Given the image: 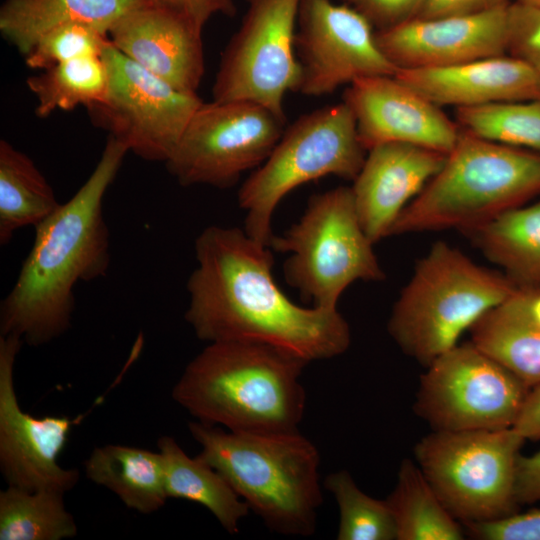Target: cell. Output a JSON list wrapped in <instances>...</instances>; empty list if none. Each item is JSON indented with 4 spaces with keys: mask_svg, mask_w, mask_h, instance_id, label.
Wrapping results in <instances>:
<instances>
[{
    "mask_svg": "<svg viewBox=\"0 0 540 540\" xmlns=\"http://www.w3.org/2000/svg\"><path fill=\"white\" fill-rule=\"evenodd\" d=\"M201 33L183 16L149 1L123 16L108 38L152 74L196 93L205 69Z\"/></svg>",
    "mask_w": 540,
    "mask_h": 540,
    "instance_id": "obj_18",
    "label": "cell"
},
{
    "mask_svg": "<svg viewBox=\"0 0 540 540\" xmlns=\"http://www.w3.org/2000/svg\"><path fill=\"white\" fill-rule=\"evenodd\" d=\"M374 243L360 223L351 187L340 186L310 197L301 218L270 248L290 253L286 282L313 307L337 309L344 290L357 280L385 278Z\"/></svg>",
    "mask_w": 540,
    "mask_h": 540,
    "instance_id": "obj_8",
    "label": "cell"
},
{
    "mask_svg": "<svg viewBox=\"0 0 540 540\" xmlns=\"http://www.w3.org/2000/svg\"><path fill=\"white\" fill-rule=\"evenodd\" d=\"M127 146L108 135L100 160L78 191L35 227L32 247L0 305V335L46 345L71 327L74 288L104 277L111 261L103 201Z\"/></svg>",
    "mask_w": 540,
    "mask_h": 540,
    "instance_id": "obj_2",
    "label": "cell"
},
{
    "mask_svg": "<svg viewBox=\"0 0 540 540\" xmlns=\"http://www.w3.org/2000/svg\"><path fill=\"white\" fill-rule=\"evenodd\" d=\"M194 250L185 320L198 339L267 345L306 363L349 348L350 327L341 313L292 302L274 280L270 247L244 229L208 226Z\"/></svg>",
    "mask_w": 540,
    "mask_h": 540,
    "instance_id": "obj_1",
    "label": "cell"
},
{
    "mask_svg": "<svg viewBox=\"0 0 540 540\" xmlns=\"http://www.w3.org/2000/svg\"><path fill=\"white\" fill-rule=\"evenodd\" d=\"M540 194V153L460 129L439 172L400 213L390 235L469 232Z\"/></svg>",
    "mask_w": 540,
    "mask_h": 540,
    "instance_id": "obj_5",
    "label": "cell"
},
{
    "mask_svg": "<svg viewBox=\"0 0 540 540\" xmlns=\"http://www.w3.org/2000/svg\"><path fill=\"white\" fill-rule=\"evenodd\" d=\"M534 288H540V279H539V281L537 282V284L534 286Z\"/></svg>",
    "mask_w": 540,
    "mask_h": 540,
    "instance_id": "obj_42",
    "label": "cell"
},
{
    "mask_svg": "<svg viewBox=\"0 0 540 540\" xmlns=\"http://www.w3.org/2000/svg\"><path fill=\"white\" fill-rule=\"evenodd\" d=\"M446 156L397 142L368 150L351 189L362 228L373 243L390 236L407 202L439 172Z\"/></svg>",
    "mask_w": 540,
    "mask_h": 540,
    "instance_id": "obj_19",
    "label": "cell"
},
{
    "mask_svg": "<svg viewBox=\"0 0 540 540\" xmlns=\"http://www.w3.org/2000/svg\"><path fill=\"white\" fill-rule=\"evenodd\" d=\"M522 3L534 5V6H540V0H516Z\"/></svg>",
    "mask_w": 540,
    "mask_h": 540,
    "instance_id": "obj_41",
    "label": "cell"
},
{
    "mask_svg": "<svg viewBox=\"0 0 540 540\" xmlns=\"http://www.w3.org/2000/svg\"><path fill=\"white\" fill-rule=\"evenodd\" d=\"M512 296L475 322L471 343L532 388L540 384V329L522 314Z\"/></svg>",
    "mask_w": 540,
    "mask_h": 540,
    "instance_id": "obj_26",
    "label": "cell"
},
{
    "mask_svg": "<svg viewBox=\"0 0 540 540\" xmlns=\"http://www.w3.org/2000/svg\"><path fill=\"white\" fill-rule=\"evenodd\" d=\"M343 101L354 114L366 151L397 142L448 154L460 133L440 106L395 76L357 79L346 89Z\"/></svg>",
    "mask_w": 540,
    "mask_h": 540,
    "instance_id": "obj_17",
    "label": "cell"
},
{
    "mask_svg": "<svg viewBox=\"0 0 540 540\" xmlns=\"http://www.w3.org/2000/svg\"><path fill=\"white\" fill-rule=\"evenodd\" d=\"M246 1L242 23L223 52L213 99L255 102L286 121L284 97L299 80L295 34L301 0Z\"/></svg>",
    "mask_w": 540,
    "mask_h": 540,
    "instance_id": "obj_12",
    "label": "cell"
},
{
    "mask_svg": "<svg viewBox=\"0 0 540 540\" xmlns=\"http://www.w3.org/2000/svg\"><path fill=\"white\" fill-rule=\"evenodd\" d=\"M514 498L517 505L540 501V450L531 455L519 454L515 469Z\"/></svg>",
    "mask_w": 540,
    "mask_h": 540,
    "instance_id": "obj_37",
    "label": "cell"
},
{
    "mask_svg": "<svg viewBox=\"0 0 540 540\" xmlns=\"http://www.w3.org/2000/svg\"><path fill=\"white\" fill-rule=\"evenodd\" d=\"M102 56L108 88L104 101L88 109L93 121L140 158L166 162L202 99L152 74L110 40Z\"/></svg>",
    "mask_w": 540,
    "mask_h": 540,
    "instance_id": "obj_13",
    "label": "cell"
},
{
    "mask_svg": "<svg viewBox=\"0 0 540 540\" xmlns=\"http://www.w3.org/2000/svg\"><path fill=\"white\" fill-rule=\"evenodd\" d=\"M54 190L32 159L8 141H0V244L15 233L37 227L60 206Z\"/></svg>",
    "mask_w": 540,
    "mask_h": 540,
    "instance_id": "obj_24",
    "label": "cell"
},
{
    "mask_svg": "<svg viewBox=\"0 0 540 540\" xmlns=\"http://www.w3.org/2000/svg\"><path fill=\"white\" fill-rule=\"evenodd\" d=\"M86 477L112 491L142 514L162 508L169 498L161 453L121 444L96 447L84 461Z\"/></svg>",
    "mask_w": 540,
    "mask_h": 540,
    "instance_id": "obj_22",
    "label": "cell"
},
{
    "mask_svg": "<svg viewBox=\"0 0 540 540\" xmlns=\"http://www.w3.org/2000/svg\"><path fill=\"white\" fill-rule=\"evenodd\" d=\"M512 428L525 440H540V384L530 388Z\"/></svg>",
    "mask_w": 540,
    "mask_h": 540,
    "instance_id": "obj_39",
    "label": "cell"
},
{
    "mask_svg": "<svg viewBox=\"0 0 540 540\" xmlns=\"http://www.w3.org/2000/svg\"><path fill=\"white\" fill-rule=\"evenodd\" d=\"M508 0H424L417 18H436L476 14L500 5Z\"/></svg>",
    "mask_w": 540,
    "mask_h": 540,
    "instance_id": "obj_38",
    "label": "cell"
},
{
    "mask_svg": "<svg viewBox=\"0 0 540 540\" xmlns=\"http://www.w3.org/2000/svg\"><path fill=\"white\" fill-rule=\"evenodd\" d=\"M364 15L377 31L415 18L424 0H342Z\"/></svg>",
    "mask_w": 540,
    "mask_h": 540,
    "instance_id": "obj_35",
    "label": "cell"
},
{
    "mask_svg": "<svg viewBox=\"0 0 540 540\" xmlns=\"http://www.w3.org/2000/svg\"><path fill=\"white\" fill-rule=\"evenodd\" d=\"M152 3L168 8L186 18L202 30L211 16L217 13L233 15V0H150Z\"/></svg>",
    "mask_w": 540,
    "mask_h": 540,
    "instance_id": "obj_36",
    "label": "cell"
},
{
    "mask_svg": "<svg viewBox=\"0 0 540 540\" xmlns=\"http://www.w3.org/2000/svg\"><path fill=\"white\" fill-rule=\"evenodd\" d=\"M38 103L36 114L47 117L56 110L77 106L88 109L102 103L108 88V70L101 55L81 56L54 65L27 79Z\"/></svg>",
    "mask_w": 540,
    "mask_h": 540,
    "instance_id": "obj_29",
    "label": "cell"
},
{
    "mask_svg": "<svg viewBox=\"0 0 540 540\" xmlns=\"http://www.w3.org/2000/svg\"><path fill=\"white\" fill-rule=\"evenodd\" d=\"M507 54L523 61L540 77V6L509 3Z\"/></svg>",
    "mask_w": 540,
    "mask_h": 540,
    "instance_id": "obj_33",
    "label": "cell"
},
{
    "mask_svg": "<svg viewBox=\"0 0 540 540\" xmlns=\"http://www.w3.org/2000/svg\"><path fill=\"white\" fill-rule=\"evenodd\" d=\"M196 455L222 474L272 531L311 536L322 503L316 446L299 430L250 433L198 420L188 424Z\"/></svg>",
    "mask_w": 540,
    "mask_h": 540,
    "instance_id": "obj_4",
    "label": "cell"
},
{
    "mask_svg": "<svg viewBox=\"0 0 540 540\" xmlns=\"http://www.w3.org/2000/svg\"><path fill=\"white\" fill-rule=\"evenodd\" d=\"M517 289L508 276L483 268L447 243L437 242L417 264L395 303L389 334L405 354L428 366Z\"/></svg>",
    "mask_w": 540,
    "mask_h": 540,
    "instance_id": "obj_6",
    "label": "cell"
},
{
    "mask_svg": "<svg viewBox=\"0 0 540 540\" xmlns=\"http://www.w3.org/2000/svg\"><path fill=\"white\" fill-rule=\"evenodd\" d=\"M524 441L513 428L433 430L417 442L414 457L448 511L466 525L515 512L516 461Z\"/></svg>",
    "mask_w": 540,
    "mask_h": 540,
    "instance_id": "obj_9",
    "label": "cell"
},
{
    "mask_svg": "<svg viewBox=\"0 0 540 540\" xmlns=\"http://www.w3.org/2000/svg\"><path fill=\"white\" fill-rule=\"evenodd\" d=\"M108 35L84 24H68L45 33L25 56L31 69L46 70L71 59L101 55Z\"/></svg>",
    "mask_w": 540,
    "mask_h": 540,
    "instance_id": "obj_32",
    "label": "cell"
},
{
    "mask_svg": "<svg viewBox=\"0 0 540 540\" xmlns=\"http://www.w3.org/2000/svg\"><path fill=\"white\" fill-rule=\"evenodd\" d=\"M354 114L343 101L302 115L288 126L268 158L238 191L244 231L270 246L281 200L300 185L327 175L354 180L365 161Z\"/></svg>",
    "mask_w": 540,
    "mask_h": 540,
    "instance_id": "obj_7",
    "label": "cell"
},
{
    "mask_svg": "<svg viewBox=\"0 0 540 540\" xmlns=\"http://www.w3.org/2000/svg\"><path fill=\"white\" fill-rule=\"evenodd\" d=\"M394 76L440 107L540 98V77L508 54L444 67L398 69Z\"/></svg>",
    "mask_w": 540,
    "mask_h": 540,
    "instance_id": "obj_20",
    "label": "cell"
},
{
    "mask_svg": "<svg viewBox=\"0 0 540 540\" xmlns=\"http://www.w3.org/2000/svg\"><path fill=\"white\" fill-rule=\"evenodd\" d=\"M508 5L469 15L415 17L376 31V41L397 70L444 67L505 55Z\"/></svg>",
    "mask_w": 540,
    "mask_h": 540,
    "instance_id": "obj_16",
    "label": "cell"
},
{
    "mask_svg": "<svg viewBox=\"0 0 540 540\" xmlns=\"http://www.w3.org/2000/svg\"><path fill=\"white\" fill-rule=\"evenodd\" d=\"M157 446L168 497L202 505L228 533H238L250 508L225 477L197 456H188L171 436L160 437Z\"/></svg>",
    "mask_w": 540,
    "mask_h": 540,
    "instance_id": "obj_23",
    "label": "cell"
},
{
    "mask_svg": "<svg viewBox=\"0 0 540 540\" xmlns=\"http://www.w3.org/2000/svg\"><path fill=\"white\" fill-rule=\"evenodd\" d=\"M307 364L267 345L208 343L185 367L172 398L196 420L230 431H298Z\"/></svg>",
    "mask_w": 540,
    "mask_h": 540,
    "instance_id": "obj_3",
    "label": "cell"
},
{
    "mask_svg": "<svg viewBox=\"0 0 540 540\" xmlns=\"http://www.w3.org/2000/svg\"><path fill=\"white\" fill-rule=\"evenodd\" d=\"M325 488L339 509L338 540H396V525L386 500L364 493L346 470L330 473Z\"/></svg>",
    "mask_w": 540,
    "mask_h": 540,
    "instance_id": "obj_31",
    "label": "cell"
},
{
    "mask_svg": "<svg viewBox=\"0 0 540 540\" xmlns=\"http://www.w3.org/2000/svg\"><path fill=\"white\" fill-rule=\"evenodd\" d=\"M24 341L0 335V470L8 486L66 493L79 481L77 469L57 461L78 419L33 416L19 405L15 361Z\"/></svg>",
    "mask_w": 540,
    "mask_h": 540,
    "instance_id": "obj_15",
    "label": "cell"
},
{
    "mask_svg": "<svg viewBox=\"0 0 540 540\" xmlns=\"http://www.w3.org/2000/svg\"><path fill=\"white\" fill-rule=\"evenodd\" d=\"M512 299L522 314L540 329V288L518 286Z\"/></svg>",
    "mask_w": 540,
    "mask_h": 540,
    "instance_id": "obj_40",
    "label": "cell"
},
{
    "mask_svg": "<svg viewBox=\"0 0 540 540\" xmlns=\"http://www.w3.org/2000/svg\"><path fill=\"white\" fill-rule=\"evenodd\" d=\"M374 27L348 4L301 0L295 34L299 80L295 92L327 95L340 86L373 76H394L397 68L379 48Z\"/></svg>",
    "mask_w": 540,
    "mask_h": 540,
    "instance_id": "obj_14",
    "label": "cell"
},
{
    "mask_svg": "<svg viewBox=\"0 0 540 540\" xmlns=\"http://www.w3.org/2000/svg\"><path fill=\"white\" fill-rule=\"evenodd\" d=\"M65 493L8 486L0 491V540H62L77 535Z\"/></svg>",
    "mask_w": 540,
    "mask_h": 540,
    "instance_id": "obj_28",
    "label": "cell"
},
{
    "mask_svg": "<svg viewBox=\"0 0 540 540\" xmlns=\"http://www.w3.org/2000/svg\"><path fill=\"white\" fill-rule=\"evenodd\" d=\"M456 119L479 137L540 153V98L459 107Z\"/></svg>",
    "mask_w": 540,
    "mask_h": 540,
    "instance_id": "obj_30",
    "label": "cell"
},
{
    "mask_svg": "<svg viewBox=\"0 0 540 540\" xmlns=\"http://www.w3.org/2000/svg\"><path fill=\"white\" fill-rule=\"evenodd\" d=\"M467 234L518 286L537 284L540 279V202L508 210Z\"/></svg>",
    "mask_w": 540,
    "mask_h": 540,
    "instance_id": "obj_25",
    "label": "cell"
},
{
    "mask_svg": "<svg viewBox=\"0 0 540 540\" xmlns=\"http://www.w3.org/2000/svg\"><path fill=\"white\" fill-rule=\"evenodd\" d=\"M469 534L480 540H540V509L466 524Z\"/></svg>",
    "mask_w": 540,
    "mask_h": 540,
    "instance_id": "obj_34",
    "label": "cell"
},
{
    "mask_svg": "<svg viewBox=\"0 0 540 540\" xmlns=\"http://www.w3.org/2000/svg\"><path fill=\"white\" fill-rule=\"evenodd\" d=\"M426 367L414 411L437 431L512 428L530 390L471 342Z\"/></svg>",
    "mask_w": 540,
    "mask_h": 540,
    "instance_id": "obj_10",
    "label": "cell"
},
{
    "mask_svg": "<svg viewBox=\"0 0 540 540\" xmlns=\"http://www.w3.org/2000/svg\"><path fill=\"white\" fill-rule=\"evenodd\" d=\"M150 0H6L0 10V30L26 56L50 30L84 24L108 35L127 13Z\"/></svg>",
    "mask_w": 540,
    "mask_h": 540,
    "instance_id": "obj_21",
    "label": "cell"
},
{
    "mask_svg": "<svg viewBox=\"0 0 540 540\" xmlns=\"http://www.w3.org/2000/svg\"><path fill=\"white\" fill-rule=\"evenodd\" d=\"M396 525V540H462L464 533L417 463L405 458L386 499Z\"/></svg>",
    "mask_w": 540,
    "mask_h": 540,
    "instance_id": "obj_27",
    "label": "cell"
},
{
    "mask_svg": "<svg viewBox=\"0 0 540 540\" xmlns=\"http://www.w3.org/2000/svg\"><path fill=\"white\" fill-rule=\"evenodd\" d=\"M285 122L255 102H203L165 162L167 169L183 186L231 187L268 158Z\"/></svg>",
    "mask_w": 540,
    "mask_h": 540,
    "instance_id": "obj_11",
    "label": "cell"
}]
</instances>
